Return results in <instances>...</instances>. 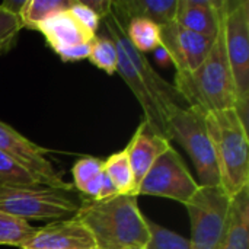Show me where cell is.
<instances>
[{"mask_svg":"<svg viewBox=\"0 0 249 249\" xmlns=\"http://www.w3.org/2000/svg\"><path fill=\"white\" fill-rule=\"evenodd\" d=\"M74 217L90 232L96 249L144 247L149 241L147 217L140 212L134 196L85 198Z\"/></svg>","mask_w":249,"mask_h":249,"instance_id":"1","label":"cell"},{"mask_svg":"<svg viewBox=\"0 0 249 249\" xmlns=\"http://www.w3.org/2000/svg\"><path fill=\"white\" fill-rule=\"evenodd\" d=\"M175 89L188 105L206 112L236 108V92L228 61L220 4V22L210 51L193 73H175Z\"/></svg>","mask_w":249,"mask_h":249,"instance_id":"2","label":"cell"},{"mask_svg":"<svg viewBox=\"0 0 249 249\" xmlns=\"http://www.w3.org/2000/svg\"><path fill=\"white\" fill-rule=\"evenodd\" d=\"M206 123L217 162L220 188L232 198L249 185L248 127L235 108L207 112Z\"/></svg>","mask_w":249,"mask_h":249,"instance_id":"3","label":"cell"},{"mask_svg":"<svg viewBox=\"0 0 249 249\" xmlns=\"http://www.w3.org/2000/svg\"><path fill=\"white\" fill-rule=\"evenodd\" d=\"M207 112L194 105L178 107L166 117L171 140H177L191 158L198 175V185L220 187V177L213 144L209 136Z\"/></svg>","mask_w":249,"mask_h":249,"instance_id":"4","label":"cell"},{"mask_svg":"<svg viewBox=\"0 0 249 249\" xmlns=\"http://www.w3.org/2000/svg\"><path fill=\"white\" fill-rule=\"evenodd\" d=\"M222 19L228 61L236 92V111L248 127L249 0H222Z\"/></svg>","mask_w":249,"mask_h":249,"instance_id":"5","label":"cell"},{"mask_svg":"<svg viewBox=\"0 0 249 249\" xmlns=\"http://www.w3.org/2000/svg\"><path fill=\"white\" fill-rule=\"evenodd\" d=\"M79 204L63 190L50 187H0V210L26 222L70 219L77 213Z\"/></svg>","mask_w":249,"mask_h":249,"instance_id":"6","label":"cell"},{"mask_svg":"<svg viewBox=\"0 0 249 249\" xmlns=\"http://www.w3.org/2000/svg\"><path fill=\"white\" fill-rule=\"evenodd\" d=\"M190 223V249H222L228 231L231 198L220 187H201L185 204Z\"/></svg>","mask_w":249,"mask_h":249,"instance_id":"7","label":"cell"},{"mask_svg":"<svg viewBox=\"0 0 249 249\" xmlns=\"http://www.w3.org/2000/svg\"><path fill=\"white\" fill-rule=\"evenodd\" d=\"M200 185L191 175L181 155L169 146L153 162L137 187L136 196H155L187 204Z\"/></svg>","mask_w":249,"mask_h":249,"instance_id":"8","label":"cell"},{"mask_svg":"<svg viewBox=\"0 0 249 249\" xmlns=\"http://www.w3.org/2000/svg\"><path fill=\"white\" fill-rule=\"evenodd\" d=\"M0 152L9 155L18 163L29 169L32 174L41 178L47 187L67 193L74 190L73 184L64 181L54 165L45 158V155L51 150L32 143L3 121H0Z\"/></svg>","mask_w":249,"mask_h":249,"instance_id":"9","label":"cell"},{"mask_svg":"<svg viewBox=\"0 0 249 249\" xmlns=\"http://www.w3.org/2000/svg\"><path fill=\"white\" fill-rule=\"evenodd\" d=\"M160 39L177 73H193L204 61L214 38L203 36L172 22L160 28Z\"/></svg>","mask_w":249,"mask_h":249,"instance_id":"10","label":"cell"},{"mask_svg":"<svg viewBox=\"0 0 249 249\" xmlns=\"http://www.w3.org/2000/svg\"><path fill=\"white\" fill-rule=\"evenodd\" d=\"M20 249H96L90 232L73 216L51 222L36 232Z\"/></svg>","mask_w":249,"mask_h":249,"instance_id":"11","label":"cell"},{"mask_svg":"<svg viewBox=\"0 0 249 249\" xmlns=\"http://www.w3.org/2000/svg\"><path fill=\"white\" fill-rule=\"evenodd\" d=\"M220 4L222 0H178L174 22L213 39L219 29Z\"/></svg>","mask_w":249,"mask_h":249,"instance_id":"12","label":"cell"},{"mask_svg":"<svg viewBox=\"0 0 249 249\" xmlns=\"http://www.w3.org/2000/svg\"><path fill=\"white\" fill-rule=\"evenodd\" d=\"M171 146V142L166 139H162L159 136H155L147 130L146 123L142 120L137 130L134 131L130 143L127 144L125 150L128 155V162L133 171L136 191L142 179L146 177L147 171L153 165V162L158 159V156L165 152Z\"/></svg>","mask_w":249,"mask_h":249,"instance_id":"13","label":"cell"},{"mask_svg":"<svg viewBox=\"0 0 249 249\" xmlns=\"http://www.w3.org/2000/svg\"><path fill=\"white\" fill-rule=\"evenodd\" d=\"M36 31H39L44 35L48 47L53 48L55 53L63 48L90 42L96 36L92 32H89L69 12V9L64 12H60V13L51 16L50 19H47L45 22H42Z\"/></svg>","mask_w":249,"mask_h":249,"instance_id":"14","label":"cell"},{"mask_svg":"<svg viewBox=\"0 0 249 249\" xmlns=\"http://www.w3.org/2000/svg\"><path fill=\"white\" fill-rule=\"evenodd\" d=\"M178 0H117L111 1L112 12L125 23L133 18H142L166 26L174 22Z\"/></svg>","mask_w":249,"mask_h":249,"instance_id":"15","label":"cell"},{"mask_svg":"<svg viewBox=\"0 0 249 249\" xmlns=\"http://www.w3.org/2000/svg\"><path fill=\"white\" fill-rule=\"evenodd\" d=\"M222 249H249V185L231 198L228 231Z\"/></svg>","mask_w":249,"mask_h":249,"instance_id":"16","label":"cell"},{"mask_svg":"<svg viewBox=\"0 0 249 249\" xmlns=\"http://www.w3.org/2000/svg\"><path fill=\"white\" fill-rule=\"evenodd\" d=\"M70 0H25L18 15L22 29H38V26L51 16L67 10Z\"/></svg>","mask_w":249,"mask_h":249,"instance_id":"17","label":"cell"},{"mask_svg":"<svg viewBox=\"0 0 249 249\" xmlns=\"http://www.w3.org/2000/svg\"><path fill=\"white\" fill-rule=\"evenodd\" d=\"M124 29H125V36L130 41V44L142 54L155 51L158 47L162 45L160 26L152 20L133 18L125 23Z\"/></svg>","mask_w":249,"mask_h":249,"instance_id":"18","label":"cell"},{"mask_svg":"<svg viewBox=\"0 0 249 249\" xmlns=\"http://www.w3.org/2000/svg\"><path fill=\"white\" fill-rule=\"evenodd\" d=\"M104 172L111 178L112 184L117 188L118 196H136V184L133 171L128 162L127 150L112 153L108 159L104 160Z\"/></svg>","mask_w":249,"mask_h":249,"instance_id":"19","label":"cell"},{"mask_svg":"<svg viewBox=\"0 0 249 249\" xmlns=\"http://www.w3.org/2000/svg\"><path fill=\"white\" fill-rule=\"evenodd\" d=\"M0 187H47L45 182L29 169L18 163L9 155L0 152Z\"/></svg>","mask_w":249,"mask_h":249,"instance_id":"20","label":"cell"},{"mask_svg":"<svg viewBox=\"0 0 249 249\" xmlns=\"http://www.w3.org/2000/svg\"><path fill=\"white\" fill-rule=\"evenodd\" d=\"M36 229L29 222L0 210V245L20 248Z\"/></svg>","mask_w":249,"mask_h":249,"instance_id":"21","label":"cell"},{"mask_svg":"<svg viewBox=\"0 0 249 249\" xmlns=\"http://www.w3.org/2000/svg\"><path fill=\"white\" fill-rule=\"evenodd\" d=\"M88 60L107 74L117 73L118 51L114 41L108 36L96 35L90 42V55Z\"/></svg>","mask_w":249,"mask_h":249,"instance_id":"22","label":"cell"},{"mask_svg":"<svg viewBox=\"0 0 249 249\" xmlns=\"http://www.w3.org/2000/svg\"><path fill=\"white\" fill-rule=\"evenodd\" d=\"M149 229V241L146 249H190V239L146 219Z\"/></svg>","mask_w":249,"mask_h":249,"instance_id":"23","label":"cell"},{"mask_svg":"<svg viewBox=\"0 0 249 249\" xmlns=\"http://www.w3.org/2000/svg\"><path fill=\"white\" fill-rule=\"evenodd\" d=\"M20 31L22 25L19 18L0 4V57L16 45Z\"/></svg>","mask_w":249,"mask_h":249,"instance_id":"24","label":"cell"},{"mask_svg":"<svg viewBox=\"0 0 249 249\" xmlns=\"http://www.w3.org/2000/svg\"><path fill=\"white\" fill-rule=\"evenodd\" d=\"M104 171V160L98 158H82L79 159L74 166L71 168V175H73V187L77 191H83L85 185L93 179L96 175H99Z\"/></svg>","mask_w":249,"mask_h":249,"instance_id":"25","label":"cell"},{"mask_svg":"<svg viewBox=\"0 0 249 249\" xmlns=\"http://www.w3.org/2000/svg\"><path fill=\"white\" fill-rule=\"evenodd\" d=\"M69 12L93 35H96L102 19L89 7L86 6L85 1H79V0H70V6H69Z\"/></svg>","mask_w":249,"mask_h":249,"instance_id":"26","label":"cell"},{"mask_svg":"<svg viewBox=\"0 0 249 249\" xmlns=\"http://www.w3.org/2000/svg\"><path fill=\"white\" fill-rule=\"evenodd\" d=\"M90 42L79 44V45H74V47H69V48H63V50L57 51V54L61 58V61H66V63L86 60L90 55Z\"/></svg>","mask_w":249,"mask_h":249,"instance_id":"27","label":"cell"},{"mask_svg":"<svg viewBox=\"0 0 249 249\" xmlns=\"http://www.w3.org/2000/svg\"><path fill=\"white\" fill-rule=\"evenodd\" d=\"M118 196L117 193V188L115 185L112 184L111 178L104 172V178H102V187H101V193H99V197L96 200H108V198H112Z\"/></svg>","mask_w":249,"mask_h":249,"instance_id":"28","label":"cell"},{"mask_svg":"<svg viewBox=\"0 0 249 249\" xmlns=\"http://www.w3.org/2000/svg\"><path fill=\"white\" fill-rule=\"evenodd\" d=\"M86 6H89L101 19H104L109 10H111V1L109 0H93V1H85Z\"/></svg>","mask_w":249,"mask_h":249,"instance_id":"29","label":"cell"},{"mask_svg":"<svg viewBox=\"0 0 249 249\" xmlns=\"http://www.w3.org/2000/svg\"><path fill=\"white\" fill-rule=\"evenodd\" d=\"M155 58H156V61H158L162 67H165V66H168V64L171 63V57H169L168 51H166L162 45L158 47V48L155 50Z\"/></svg>","mask_w":249,"mask_h":249,"instance_id":"30","label":"cell"},{"mask_svg":"<svg viewBox=\"0 0 249 249\" xmlns=\"http://www.w3.org/2000/svg\"><path fill=\"white\" fill-rule=\"evenodd\" d=\"M123 249H146L144 247H127V248H123Z\"/></svg>","mask_w":249,"mask_h":249,"instance_id":"31","label":"cell"}]
</instances>
